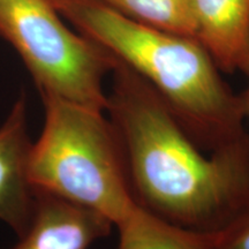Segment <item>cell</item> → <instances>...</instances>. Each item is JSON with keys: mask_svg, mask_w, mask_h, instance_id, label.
<instances>
[{"mask_svg": "<svg viewBox=\"0 0 249 249\" xmlns=\"http://www.w3.org/2000/svg\"><path fill=\"white\" fill-rule=\"evenodd\" d=\"M116 59V58H114ZM105 113L135 203L174 225L220 232L249 209V133L207 151L160 95L116 59Z\"/></svg>", "mask_w": 249, "mask_h": 249, "instance_id": "obj_1", "label": "cell"}, {"mask_svg": "<svg viewBox=\"0 0 249 249\" xmlns=\"http://www.w3.org/2000/svg\"><path fill=\"white\" fill-rule=\"evenodd\" d=\"M52 4L80 34L147 81L204 150L247 133L244 93L233 91L196 38L136 22L103 0Z\"/></svg>", "mask_w": 249, "mask_h": 249, "instance_id": "obj_2", "label": "cell"}, {"mask_svg": "<svg viewBox=\"0 0 249 249\" xmlns=\"http://www.w3.org/2000/svg\"><path fill=\"white\" fill-rule=\"evenodd\" d=\"M44 127L33 143L28 176L36 193L95 211L116 227L138 207L123 151L105 111L40 95Z\"/></svg>", "mask_w": 249, "mask_h": 249, "instance_id": "obj_3", "label": "cell"}, {"mask_svg": "<svg viewBox=\"0 0 249 249\" xmlns=\"http://www.w3.org/2000/svg\"><path fill=\"white\" fill-rule=\"evenodd\" d=\"M0 37L22 59L40 95L105 111L104 80L116 59L71 30L52 0H0Z\"/></svg>", "mask_w": 249, "mask_h": 249, "instance_id": "obj_4", "label": "cell"}, {"mask_svg": "<svg viewBox=\"0 0 249 249\" xmlns=\"http://www.w3.org/2000/svg\"><path fill=\"white\" fill-rule=\"evenodd\" d=\"M31 145L26 101L21 97L0 127V220L18 238L29 229L36 207V192L28 176Z\"/></svg>", "mask_w": 249, "mask_h": 249, "instance_id": "obj_5", "label": "cell"}, {"mask_svg": "<svg viewBox=\"0 0 249 249\" xmlns=\"http://www.w3.org/2000/svg\"><path fill=\"white\" fill-rule=\"evenodd\" d=\"M29 229L11 249H89L111 233L107 218L55 196L36 193Z\"/></svg>", "mask_w": 249, "mask_h": 249, "instance_id": "obj_6", "label": "cell"}, {"mask_svg": "<svg viewBox=\"0 0 249 249\" xmlns=\"http://www.w3.org/2000/svg\"><path fill=\"white\" fill-rule=\"evenodd\" d=\"M196 39L220 71H247L249 0H191Z\"/></svg>", "mask_w": 249, "mask_h": 249, "instance_id": "obj_7", "label": "cell"}, {"mask_svg": "<svg viewBox=\"0 0 249 249\" xmlns=\"http://www.w3.org/2000/svg\"><path fill=\"white\" fill-rule=\"evenodd\" d=\"M117 249H220V232L174 225L139 205L116 226Z\"/></svg>", "mask_w": 249, "mask_h": 249, "instance_id": "obj_8", "label": "cell"}, {"mask_svg": "<svg viewBox=\"0 0 249 249\" xmlns=\"http://www.w3.org/2000/svg\"><path fill=\"white\" fill-rule=\"evenodd\" d=\"M105 4L145 26L196 38L191 0H103Z\"/></svg>", "mask_w": 249, "mask_h": 249, "instance_id": "obj_9", "label": "cell"}, {"mask_svg": "<svg viewBox=\"0 0 249 249\" xmlns=\"http://www.w3.org/2000/svg\"><path fill=\"white\" fill-rule=\"evenodd\" d=\"M220 249H249V209L220 232Z\"/></svg>", "mask_w": 249, "mask_h": 249, "instance_id": "obj_10", "label": "cell"}, {"mask_svg": "<svg viewBox=\"0 0 249 249\" xmlns=\"http://www.w3.org/2000/svg\"><path fill=\"white\" fill-rule=\"evenodd\" d=\"M246 74H248V76H249V45H248L247 71H246ZM244 97H245V102H246V108H247V118H249V86H248V89L244 92Z\"/></svg>", "mask_w": 249, "mask_h": 249, "instance_id": "obj_11", "label": "cell"}]
</instances>
